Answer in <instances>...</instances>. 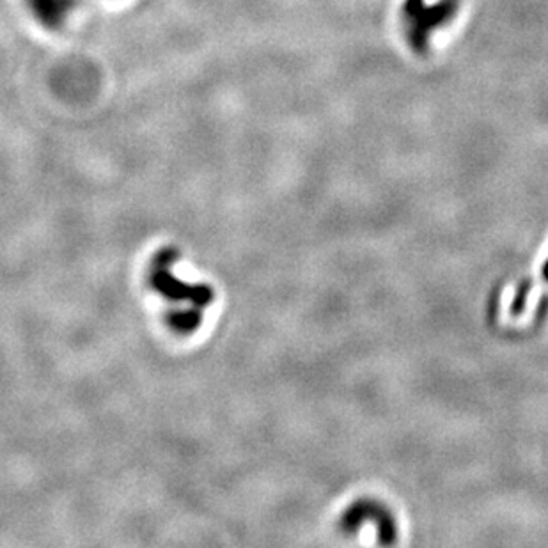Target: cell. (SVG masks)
Returning <instances> with one entry per match:
<instances>
[{
	"mask_svg": "<svg viewBox=\"0 0 548 548\" xmlns=\"http://www.w3.org/2000/svg\"><path fill=\"white\" fill-rule=\"evenodd\" d=\"M459 0H405L401 5V21L405 38L417 56H426L430 50L432 34L448 25L458 14Z\"/></svg>",
	"mask_w": 548,
	"mask_h": 548,
	"instance_id": "6da1fadb",
	"label": "cell"
},
{
	"mask_svg": "<svg viewBox=\"0 0 548 548\" xmlns=\"http://www.w3.org/2000/svg\"><path fill=\"white\" fill-rule=\"evenodd\" d=\"M173 251L162 253L155 261V275H151L157 289L162 291V295L169 296L175 302L188 304L190 309L197 314H201V309L208 305L213 300L211 287L206 286H188L184 282L176 280V277L171 274L173 265Z\"/></svg>",
	"mask_w": 548,
	"mask_h": 548,
	"instance_id": "7a4b0ae2",
	"label": "cell"
},
{
	"mask_svg": "<svg viewBox=\"0 0 548 548\" xmlns=\"http://www.w3.org/2000/svg\"><path fill=\"white\" fill-rule=\"evenodd\" d=\"M367 518L369 522H374L380 531V542L381 544H392L396 540V524L390 517V513L374 501H359L355 502L343 517V527L347 531H355L363 520Z\"/></svg>",
	"mask_w": 548,
	"mask_h": 548,
	"instance_id": "3957f363",
	"label": "cell"
},
{
	"mask_svg": "<svg viewBox=\"0 0 548 548\" xmlns=\"http://www.w3.org/2000/svg\"><path fill=\"white\" fill-rule=\"evenodd\" d=\"M30 14L50 30L61 29L73 13L77 0H25Z\"/></svg>",
	"mask_w": 548,
	"mask_h": 548,
	"instance_id": "277c9868",
	"label": "cell"
},
{
	"mask_svg": "<svg viewBox=\"0 0 548 548\" xmlns=\"http://www.w3.org/2000/svg\"><path fill=\"white\" fill-rule=\"evenodd\" d=\"M544 277H545V280H548V260L545 267H544Z\"/></svg>",
	"mask_w": 548,
	"mask_h": 548,
	"instance_id": "5b68a950",
	"label": "cell"
}]
</instances>
